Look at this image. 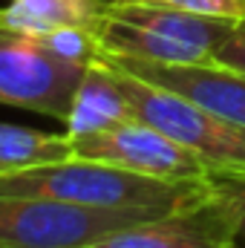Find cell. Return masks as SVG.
<instances>
[{"label": "cell", "instance_id": "cell-9", "mask_svg": "<svg viewBox=\"0 0 245 248\" xmlns=\"http://www.w3.org/2000/svg\"><path fill=\"white\" fill-rule=\"evenodd\" d=\"M130 119H133V110L116 78V69L104 58L92 61L84 69V78L75 90L69 116L63 122L66 133L90 136V133H101L122 122H130Z\"/></svg>", "mask_w": 245, "mask_h": 248}, {"label": "cell", "instance_id": "cell-11", "mask_svg": "<svg viewBox=\"0 0 245 248\" xmlns=\"http://www.w3.org/2000/svg\"><path fill=\"white\" fill-rule=\"evenodd\" d=\"M72 136L63 133H46L38 127L0 122V173L29 170L41 165H52L72 159Z\"/></svg>", "mask_w": 245, "mask_h": 248}, {"label": "cell", "instance_id": "cell-5", "mask_svg": "<svg viewBox=\"0 0 245 248\" xmlns=\"http://www.w3.org/2000/svg\"><path fill=\"white\" fill-rule=\"evenodd\" d=\"M90 248H240V211L222 187L214 185L211 196L130 225Z\"/></svg>", "mask_w": 245, "mask_h": 248}, {"label": "cell", "instance_id": "cell-12", "mask_svg": "<svg viewBox=\"0 0 245 248\" xmlns=\"http://www.w3.org/2000/svg\"><path fill=\"white\" fill-rule=\"evenodd\" d=\"M41 46H46L52 55H58L63 61L81 63V66H90L92 61L101 58V41L92 29L87 26H66V29H55L49 35H41L35 38Z\"/></svg>", "mask_w": 245, "mask_h": 248}, {"label": "cell", "instance_id": "cell-2", "mask_svg": "<svg viewBox=\"0 0 245 248\" xmlns=\"http://www.w3.org/2000/svg\"><path fill=\"white\" fill-rule=\"evenodd\" d=\"M104 58V55H101ZM107 61V58H104ZM110 63V61H107ZM116 69L124 95L130 101L133 119L162 130L165 136L176 139L187 150H193L214 176H245V127L234 124L202 104L184 98L179 93L136 78L130 72Z\"/></svg>", "mask_w": 245, "mask_h": 248}, {"label": "cell", "instance_id": "cell-4", "mask_svg": "<svg viewBox=\"0 0 245 248\" xmlns=\"http://www.w3.org/2000/svg\"><path fill=\"white\" fill-rule=\"evenodd\" d=\"M84 69L52 55L35 38L0 29V104L6 107L66 122Z\"/></svg>", "mask_w": 245, "mask_h": 248}, {"label": "cell", "instance_id": "cell-7", "mask_svg": "<svg viewBox=\"0 0 245 248\" xmlns=\"http://www.w3.org/2000/svg\"><path fill=\"white\" fill-rule=\"evenodd\" d=\"M101 55L136 78L168 87L184 98L202 104L205 110L245 127V72H240V69H231L219 61L159 63L144 61V58H130V55H113L104 49H101Z\"/></svg>", "mask_w": 245, "mask_h": 248}, {"label": "cell", "instance_id": "cell-14", "mask_svg": "<svg viewBox=\"0 0 245 248\" xmlns=\"http://www.w3.org/2000/svg\"><path fill=\"white\" fill-rule=\"evenodd\" d=\"M214 61L245 72V20H234L231 23V29L225 32V38L219 41V46L214 52Z\"/></svg>", "mask_w": 245, "mask_h": 248}, {"label": "cell", "instance_id": "cell-8", "mask_svg": "<svg viewBox=\"0 0 245 248\" xmlns=\"http://www.w3.org/2000/svg\"><path fill=\"white\" fill-rule=\"evenodd\" d=\"M107 15L136 23L170 44H179L184 49L196 52L202 61H214V52L234 20H216L205 15H193L168 3L156 0H107Z\"/></svg>", "mask_w": 245, "mask_h": 248}, {"label": "cell", "instance_id": "cell-6", "mask_svg": "<svg viewBox=\"0 0 245 248\" xmlns=\"http://www.w3.org/2000/svg\"><path fill=\"white\" fill-rule=\"evenodd\" d=\"M72 150L81 159L113 162L159 179H214L208 165L193 150L138 119L122 122L101 133L72 136Z\"/></svg>", "mask_w": 245, "mask_h": 248}, {"label": "cell", "instance_id": "cell-3", "mask_svg": "<svg viewBox=\"0 0 245 248\" xmlns=\"http://www.w3.org/2000/svg\"><path fill=\"white\" fill-rule=\"evenodd\" d=\"M162 214L165 211L87 208L49 196L0 193V243L15 248H90Z\"/></svg>", "mask_w": 245, "mask_h": 248}, {"label": "cell", "instance_id": "cell-10", "mask_svg": "<svg viewBox=\"0 0 245 248\" xmlns=\"http://www.w3.org/2000/svg\"><path fill=\"white\" fill-rule=\"evenodd\" d=\"M107 12V0H9L0 6V29L41 38L66 26L98 29Z\"/></svg>", "mask_w": 245, "mask_h": 248}, {"label": "cell", "instance_id": "cell-15", "mask_svg": "<svg viewBox=\"0 0 245 248\" xmlns=\"http://www.w3.org/2000/svg\"><path fill=\"white\" fill-rule=\"evenodd\" d=\"M216 185L237 202V211H240V248H245V176H216Z\"/></svg>", "mask_w": 245, "mask_h": 248}, {"label": "cell", "instance_id": "cell-1", "mask_svg": "<svg viewBox=\"0 0 245 248\" xmlns=\"http://www.w3.org/2000/svg\"><path fill=\"white\" fill-rule=\"evenodd\" d=\"M216 179H159L98 159H63L52 165L0 173V193L49 196L87 208L176 211L214 193Z\"/></svg>", "mask_w": 245, "mask_h": 248}, {"label": "cell", "instance_id": "cell-16", "mask_svg": "<svg viewBox=\"0 0 245 248\" xmlns=\"http://www.w3.org/2000/svg\"><path fill=\"white\" fill-rule=\"evenodd\" d=\"M0 248H15V246H6V243H0Z\"/></svg>", "mask_w": 245, "mask_h": 248}, {"label": "cell", "instance_id": "cell-13", "mask_svg": "<svg viewBox=\"0 0 245 248\" xmlns=\"http://www.w3.org/2000/svg\"><path fill=\"white\" fill-rule=\"evenodd\" d=\"M216 20H245V0H156Z\"/></svg>", "mask_w": 245, "mask_h": 248}]
</instances>
